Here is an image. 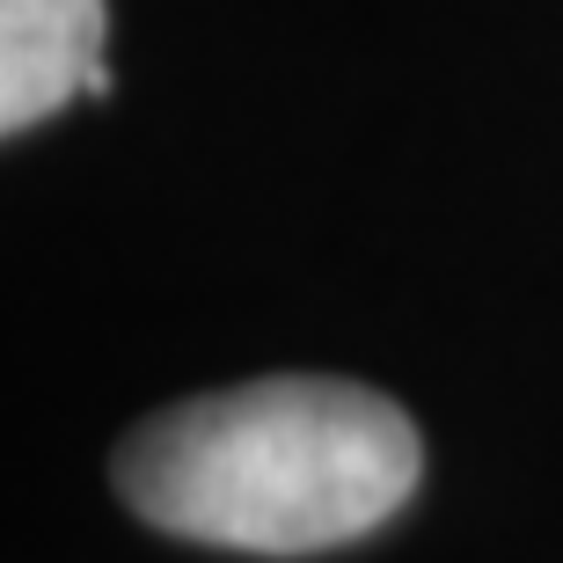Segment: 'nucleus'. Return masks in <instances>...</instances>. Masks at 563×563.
<instances>
[{"instance_id": "obj_1", "label": "nucleus", "mask_w": 563, "mask_h": 563, "mask_svg": "<svg viewBox=\"0 0 563 563\" xmlns=\"http://www.w3.org/2000/svg\"><path fill=\"white\" fill-rule=\"evenodd\" d=\"M418 424L330 374H272L132 424L110 476L162 534L250 556H308L374 534L418 490Z\"/></svg>"}, {"instance_id": "obj_2", "label": "nucleus", "mask_w": 563, "mask_h": 563, "mask_svg": "<svg viewBox=\"0 0 563 563\" xmlns=\"http://www.w3.org/2000/svg\"><path fill=\"white\" fill-rule=\"evenodd\" d=\"M81 88H110L103 0H0V132H30Z\"/></svg>"}]
</instances>
